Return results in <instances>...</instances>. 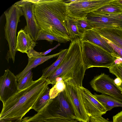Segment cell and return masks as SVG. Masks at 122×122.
I'll return each mask as SVG.
<instances>
[{
  "label": "cell",
  "instance_id": "18",
  "mask_svg": "<svg viewBox=\"0 0 122 122\" xmlns=\"http://www.w3.org/2000/svg\"><path fill=\"white\" fill-rule=\"evenodd\" d=\"M95 98L102 105L106 110L109 111L114 107H122V102L108 95L94 93Z\"/></svg>",
  "mask_w": 122,
  "mask_h": 122
},
{
  "label": "cell",
  "instance_id": "23",
  "mask_svg": "<svg viewBox=\"0 0 122 122\" xmlns=\"http://www.w3.org/2000/svg\"><path fill=\"white\" fill-rule=\"evenodd\" d=\"M41 40H46L51 44L53 41H56L60 43H64L69 41L65 39L54 36L41 29L37 34L36 41Z\"/></svg>",
  "mask_w": 122,
  "mask_h": 122
},
{
  "label": "cell",
  "instance_id": "4",
  "mask_svg": "<svg viewBox=\"0 0 122 122\" xmlns=\"http://www.w3.org/2000/svg\"><path fill=\"white\" fill-rule=\"evenodd\" d=\"M51 118L75 119L76 117L67 101L65 89L51 99L40 111L32 117H25V122Z\"/></svg>",
  "mask_w": 122,
  "mask_h": 122
},
{
  "label": "cell",
  "instance_id": "20",
  "mask_svg": "<svg viewBox=\"0 0 122 122\" xmlns=\"http://www.w3.org/2000/svg\"><path fill=\"white\" fill-rule=\"evenodd\" d=\"M68 50V49L61 50L59 52L58 57L56 60L52 64L42 70V78H47L52 74L57 69L63 60Z\"/></svg>",
  "mask_w": 122,
  "mask_h": 122
},
{
  "label": "cell",
  "instance_id": "24",
  "mask_svg": "<svg viewBox=\"0 0 122 122\" xmlns=\"http://www.w3.org/2000/svg\"><path fill=\"white\" fill-rule=\"evenodd\" d=\"M50 89L48 87L46 93L39 98L33 106L32 109L37 112L43 109L51 99L49 94Z\"/></svg>",
  "mask_w": 122,
  "mask_h": 122
},
{
  "label": "cell",
  "instance_id": "16",
  "mask_svg": "<svg viewBox=\"0 0 122 122\" xmlns=\"http://www.w3.org/2000/svg\"><path fill=\"white\" fill-rule=\"evenodd\" d=\"M36 44V42L23 29H21L18 32L16 37V51L27 54L29 50L34 49Z\"/></svg>",
  "mask_w": 122,
  "mask_h": 122
},
{
  "label": "cell",
  "instance_id": "25",
  "mask_svg": "<svg viewBox=\"0 0 122 122\" xmlns=\"http://www.w3.org/2000/svg\"><path fill=\"white\" fill-rule=\"evenodd\" d=\"M33 74L32 70H31L17 81L19 91L28 87L34 83V81L32 79Z\"/></svg>",
  "mask_w": 122,
  "mask_h": 122
},
{
  "label": "cell",
  "instance_id": "29",
  "mask_svg": "<svg viewBox=\"0 0 122 122\" xmlns=\"http://www.w3.org/2000/svg\"><path fill=\"white\" fill-rule=\"evenodd\" d=\"M77 121L75 119H68L60 118H51L31 122H77Z\"/></svg>",
  "mask_w": 122,
  "mask_h": 122
},
{
  "label": "cell",
  "instance_id": "9",
  "mask_svg": "<svg viewBox=\"0 0 122 122\" xmlns=\"http://www.w3.org/2000/svg\"><path fill=\"white\" fill-rule=\"evenodd\" d=\"M66 84L67 100L76 117V120L80 122H89L90 117L85 112L80 88L72 84Z\"/></svg>",
  "mask_w": 122,
  "mask_h": 122
},
{
  "label": "cell",
  "instance_id": "13",
  "mask_svg": "<svg viewBox=\"0 0 122 122\" xmlns=\"http://www.w3.org/2000/svg\"><path fill=\"white\" fill-rule=\"evenodd\" d=\"M86 18L93 29L118 27L122 29V20L112 17L106 14L94 11L88 14Z\"/></svg>",
  "mask_w": 122,
  "mask_h": 122
},
{
  "label": "cell",
  "instance_id": "5",
  "mask_svg": "<svg viewBox=\"0 0 122 122\" xmlns=\"http://www.w3.org/2000/svg\"><path fill=\"white\" fill-rule=\"evenodd\" d=\"M82 41V58L87 69L94 67L108 68L115 63L117 59L102 47L88 41Z\"/></svg>",
  "mask_w": 122,
  "mask_h": 122
},
{
  "label": "cell",
  "instance_id": "17",
  "mask_svg": "<svg viewBox=\"0 0 122 122\" xmlns=\"http://www.w3.org/2000/svg\"><path fill=\"white\" fill-rule=\"evenodd\" d=\"M60 52L47 56H43L35 58H28V62L26 67L21 72L16 75L17 81L22 78L29 71L42 64L45 61L59 56Z\"/></svg>",
  "mask_w": 122,
  "mask_h": 122
},
{
  "label": "cell",
  "instance_id": "1",
  "mask_svg": "<svg viewBox=\"0 0 122 122\" xmlns=\"http://www.w3.org/2000/svg\"><path fill=\"white\" fill-rule=\"evenodd\" d=\"M37 23L48 33L71 41L66 25V4L63 0H40L34 4Z\"/></svg>",
  "mask_w": 122,
  "mask_h": 122
},
{
  "label": "cell",
  "instance_id": "22",
  "mask_svg": "<svg viewBox=\"0 0 122 122\" xmlns=\"http://www.w3.org/2000/svg\"><path fill=\"white\" fill-rule=\"evenodd\" d=\"M66 25L71 41L78 38L81 40L82 36L80 34L78 31L75 19L68 16Z\"/></svg>",
  "mask_w": 122,
  "mask_h": 122
},
{
  "label": "cell",
  "instance_id": "35",
  "mask_svg": "<svg viewBox=\"0 0 122 122\" xmlns=\"http://www.w3.org/2000/svg\"><path fill=\"white\" fill-rule=\"evenodd\" d=\"M118 2L122 5V0H118Z\"/></svg>",
  "mask_w": 122,
  "mask_h": 122
},
{
  "label": "cell",
  "instance_id": "3",
  "mask_svg": "<svg viewBox=\"0 0 122 122\" xmlns=\"http://www.w3.org/2000/svg\"><path fill=\"white\" fill-rule=\"evenodd\" d=\"M82 41L79 38L70 44L67 51L57 70L47 80L54 85L58 81L62 80L66 84H72L79 88L86 69L82 54Z\"/></svg>",
  "mask_w": 122,
  "mask_h": 122
},
{
  "label": "cell",
  "instance_id": "8",
  "mask_svg": "<svg viewBox=\"0 0 122 122\" xmlns=\"http://www.w3.org/2000/svg\"><path fill=\"white\" fill-rule=\"evenodd\" d=\"M95 91L111 96L122 102V92L114 80L104 73L94 77L90 82Z\"/></svg>",
  "mask_w": 122,
  "mask_h": 122
},
{
  "label": "cell",
  "instance_id": "30",
  "mask_svg": "<svg viewBox=\"0 0 122 122\" xmlns=\"http://www.w3.org/2000/svg\"><path fill=\"white\" fill-rule=\"evenodd\" d=\"M89 122H113L103 117L102 116H93L90 118Z\"/></svg>",
  "mask_w": 122,
  "mask_h": 122
},
{
  "label": "cell",
  "instance_id": "28",
  "mask_svg": "<svg viewBox=\"0 0 122 122\" xmlns=\"http://www.w3.org/2000/svg\"><path fill=\"white\" fill-rule=\"evenodd\" d=\"M60 45V43H58V44L54 47L43 52H38L34 50L33 48H32L29 50L27 54L29 58H35L39 56H45L52 51L57 48Z\"/></svg>",
  "mask_w": 122,
  "mask_h": 122
},
{
  "label": "cell",
  "instance_id": "26",
  "mask_svg": "<svg viewBox=\"0 0 122 122\" xmlns=\"http://www.w3.org/2000/svg\"><path fill=\"white\" fill-rule=\"evenodd\" d=\"M76 21L78 31L82 36L86 32L93 29L92 25L86 18L76 19Z\"/></svg>",
  "mask_w": 122,
  "mask_h": 122
},
{
  "label": "cell",
  "instance_id": "11",
  "mask_svg": "<svg viewBox=\"0 0 122 122\" xmlns=\"http://www.w3.org/2000/svg\"><path fill=\"white\" fill-rule=\"evenodd\" d=\"M16 76L8 69L0 78V100L3 104L19 91Z\"/></svg>",
  "mask_w": 122,
  "mask_h": 122
},
{
  "label": "cell",
  "instance_id": "10",
  "mask_svg": "<svg viewBox=\"0 0 122 122\" xmlns=\"http://www.w3.org/2000/svg\"><path fill=\"white\" fill-rule=\"evenodd\" d=\"M15 4L21 8L25 19L27 24L24 30L36 42L37 34L41 29L35 18L34 10V4L27 0H21Z\"/></svg>",
  "mask_w": 122,
  "mask_h": 122
},
{
  "label": "cell",
  "instance_id": "12",
  "mask_svg": "<svg viewBox=\"0 0 122 122\" xmlns=\"http://www.w3.org/2000/svg\"><path fill=\"white\" fill-rule=\"evenodd\" d=\"M79 88L85 112L90 117L102 116L106 113L107 111L94 95L83 86Z\"/></svg>",
  "mask_w": 122,
  "mask_h": 122
},
{
  "label": "cell",
  "instance_id": "15",
  "mask_svg": "<svg viewBox=\"0 0 122 122\" xmlns=\"http://www.w3.org/2000/svg\"><path fill=\"white\" fill-rule=\"evenodd\" d=\"M93 29L104 39L122 49V29L113 27Z\"/></svg>",
  "mask_w": 122,
  "mask_h": 122
},
{
  "label": "cell",
  "instance_id": "34",
  "mask_svg": "<svg viewBox=\"0 0 122 122\" xmlns=\"http://www.w3.org/2000/svg\"><path fill=\"white\" fill-rule=\"evenodd\" d=\"M27 0L34 4H36L39 3L40 0Z\"/></svg>",
  "mask_w": 122,
  "mask_h": 122
},
{
  "label": "cell",
  "instance_id": "21",
  "mask_svg": "<svg viewBox=\"0 0 122 122\" xmlns=\"http://www.w3.org/2000/svg\"><path fill=\"white\" fill-rule=\"evenodd\" d=\"M108 69L109 72L117 77L114 80V82L122 92V59L115 62Z\"/></svg>",
  "mask_w": 122,
  "mask_h": 122
},
{
  "label": "cell",
  "instance_id": "33",
  "mask_svg": "<svg viewBox=\"0 0 122 122\" xmlns=\"http://www.w3.org/2000/svg\"><path fill=\"white\" fill-rule=\"evenodd\" d=\"M0 122H25L24 119L21 120H18L0 119Z\"/></svg>",
  "mask_w": 122,
  "mask_h": 122
},
{
  "label": "cell",
  "instance_id": "2",
  "mask_svg": "<svg viewBox=\"0 0 122 122\" xmlns=\"http://www.w3.org/2000/svg\"><path fill=\"white\" fill-rule=\"evenodd\" d=\"M49 84L47 79L41 77L28 87L19 91L3 104L0 119L21 120L46 93Z\"/></svg>",
  "mask_w": 122,
  "mask_h": 122
},
{
  "label": "cell",
  "instance_id": "32",
  "mask_svg": "<svg viewBox=\"0 0 122 122\" xmlns=\"http://www.w3.org/2000/svg\"><path fill=\"white\" fill-rule=\"evenodd\" d=\"M113 122H122V111L113 117Z\"/></svg>",
  "mask_w": 122,
  "mask_h": 122
},
{
  "label": "cell",
  "instance_id": "7",
  "mask_svg": "<svg viewBox=\"0 0 122 122\" xmlns=\"http://www.w3.org/2000/svg\"><path fill=\"white\" fill-rule=\"evenodd\" d=\"M112 0H76L66 3L68 16L75 19L85 18L90 13L94 11Z\"/></svg>",
  "mask_w": 122,
  "mask_h": 122
},
{
  "label": "cell",
  "instance_id": "31",
  "mask_svg": "<svg viewBox=\"0 0 122 122\" xmlns=\"http://www.w3.org/2000/svg\"><path fill=\"white\" fill-rule=\"evenodd\" d=\"M106 40L107 43L113 48L115 51L122 59V49L118 47L111 42Z\"/></svg>",
  "mask_w": 122,
  "mask_h": 122
},
{
  "label": "cell",
  "instance_id": "19",
  "mask_svg": "<svg viewBox=\"0 0 122 122\" xmlns=\"http://www.w3.org/2000/svg\"><path fill=\"white\" fill-rule=\"evenodd\" d=\"M94 11L103 14H122V5L118 0H112Z\"/></svg>",
  "mask_w": 122,
  "mask_h": 122
},
{
  "label": "cell",
  "instance_id": "27",
  "mask_svg": "<svg viewBox=\"0 0 122 122\" xmlns=\"http://www.w3.org/2000/svg\"><path fill=\"white\" fill-rule=\"evenodd\" d=\"M66 84L62 80L57 81L50 89L49 94L51 99L55 98L58 94L65 89Z\"/></svg>",
  "mask_w": 122,
  "mask_h": 122
},
{
  "label": "cell",
  "instance_id": "14",
  "mask_svg": "<svg viewBox=\"0 0 122 122\" xmlns=\"http://www.w3.org/2000/svg\"><path fill=\"white\" fill-rule=\"evenodd\" d=\"M81 40V41H86L91 42L102 47L117 59L121 58L107 41L93 29L86 32L83 35Z\"/></svg>",
  "mask_w": 122,
  "mask_h": 122
},
{
  "label": "cell",
  "instance_id": "6",
  "mask_svg": "<svg viewBox=\"0 0 122 122\" xmlns=\"http://www.w3.org/2000/svg\"><path fill=\"white\" fill-rule=\"evenodd\" d=\"M4 13L6 19L5 35L9 48L5 58L8 62L10 59H12L14 63L16 51V30L18 24L20 21V18L23 15V12L21 8L14 4Z\"/></svg>",
  "mask_w": 122,
  "mask_h": 122
}]
</instances>
